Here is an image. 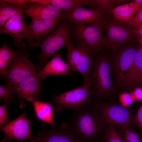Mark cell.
I'll list each match as a JSON object with an SVG mask.
<instances>
[{
    "label": "cell",
    "instance_id": "obj_1",
    "mask_svg": "<svg viewBox=\"0 0 142 142\" xmlns=\"http://www.w3.org/2000/svg\"><path fill=\"white\" fill-rule=\"evenodd\" d=\"M77 142H105L106 124L94 102L69 116L66 121Z\"/></svg>",
    "mask_w": 142,
    "mask_h": 142
},
{
    "label": "cell",
    "instance_id": "obj_2",
    "mask_svg": "<svg viewBox=\"0 0 142 142\" xmlns=\"http://www.w3.org/2000/svg\"><path fill=\"white\" fill-rule=\"evenodd\" d=\"M107 50L105 49L96 55L90 73L94 102L106 99L114 100L118 92L114 85L110 56Z\"/></svg>",
    "mask_w": 142,
    "mask_h": 142
},
{
    "label": "cell",
    "instance_id": "obj_3",
    "mask_svg": "<svg viewBox=\"0 0 142 142\" xmlns=\"http://www.w3.org/2000/svg\"><path fill=\"white\" fill-rule=\"evenodd\" d=\"M72 23L63 20L60 23L38 44L41 53L38 56V71L49 61L50 57L61 48L74 47L72 35Z\"/></svg>",
    "mask_w": 142,
    "mask_h": 142
},
{
    "label": "cell",
    "instance_id": "obj_4",
    "mask_svg": "<svg viewBox=\"0 0 142 142\" xmlns=\"http://www.w3.org/2000/svg\"><path fill=\"white\" fill-rule=\"evenodd\" d=\"M92 88L89 76L80 87H77L59 95L53 94L50 103L56 113L65 109L76 111L92 102Z\"/></svg>",
    "mask_w": 142,
    "mask_h": 142
},
{
    "label": "cell",
    "instance_id": "obj_5",
    "mask_svg": "<svg viewBox=\"0 0 142 142\" xmlns=\"http://www.w3.org/2000/svg\"><path fill=\"white\" fill-rule=\"evenodd\" d=\"M71 23L72 37L77 47L94 55H97L105 49L103 28Z\"/></svg>",
    "mask_w": 142,
    "mask_h": 142
},
{
    "label": "cell",
    "instance_id": "obj_6",
    "mask_svg": "<svg viewBox=\"0 0 142 142\" xmlns=\"http://www.w3.org/2000/svg\"><path fill=\"white\" fill-rule=\"evenodd\" d=\"M137 48L132 44H125L109 55L114 83L118 92L124 90V80L134 59Z\"/></svg>",
    "mask_w": 142,
    "mask_h": 142
},
{
    "label": "cell",
    "instance_id": "obj_7",
    "mask_svg": "<svg viewBox=\"0 0 142 142\" xmlns=\"http://www.w3.org/2000/svg\"><path fill=\"white\" fill-rule=\"evenodd\" d=\"M94 103L106 125L111 124L118 129L133 124L134 108L124 106L115 100Z\"/></svg>",
    "mask_w": 142,
    "mask_h": 142
},
{
    "label": "cell",
    "instance_id": "obj_8",
    "mask_svg": "<svg viewBox=\"0 0 142 142\" xmlns=\"http://www.w3.org/2000/svg\"><path fill=\"white\" fill-rule=\"evenodd\" d=\"M29 53L25 51L16 50L4 79L5 83L12 87L38 71L37 65L29 59Z\"/></svg>",
    "mask_w": 142,
    "mask_h": 142
},
{
    "label": "cell",
    "instance_id": "obj_9",
    "mask_svg": "<svg viewBox=\"0 0 142 142\" xmlns=\"http://www.w3.org/2000/svg\"><path fill=\"white\" fill-rule=\"evenodd\" d=\"M104 29L106 31L104 43L107 49L115 50L123 45L133 43L136 40V36L128 26L121 24L112 18H110Z\"/></svg>",
    "mask_w": 142,
    "mask_h": 142
},
{
    "label": "cell",
    "instance_id": "obj_10",
    "mask_svg": "<svg viewBox=\"0 0 142 142\" xmlns=\"http://www.w3.org/2000/svg\"><path fill=\"white\" fill-rule=\"evenodd\" d=\"M82 6L79 5L70 11H65L64 19L72 23L95 26L104 28L110 18L108 13L100 8L93 10L85 8Z\"/></svg>",
    "mask_w": 142,
    "mask_h": 142
},
{
    "label": "cell",
    "instance_id": "obj_11",
    "mask_svg": "<svg viewBox=\"0 0 142 142\" xmlns=\"http://www.w3.org/2000/svg\"><path fill=\"white\" fill-rule=\"evenodd\" d=\"M64 19H56L32 20L28 25L25 38L29 43V50L37 48L38 44L55 28Z\"/></svg>",
    "mask_w": 142,
    "mask_h": 142
},
{
    "label": "cell",
    "instance_id": "obj_12",
    "mask_svg": "<svg viewBox=\"0 0 142 142\" xmlns=\"http://www.w3.org/2000/svg\"><path fill=\"white\" fill-rule=\"evenodd\" d=\"M33 119H30L24 110L17 118L0 126V131L5 134L4 140L10 142L12 139L22 141L32 138L31 125Z\"/></svg>",
    "mask_w": 142,
    "mask_h": 142
},
{
    "label": "cell",
    "instance_id": "obj_13",
    "mask_svg": "<svg viewBox=\"0 0 142 142\" xmlns=\"http://www.w3.org/2000/svg\"><path fill=\"white\" fill-rule=\"evenodd\" d=\"M36 74L30 76L13 87L17 95L19 107L24 108L26 102L41 98L43 81Z\"/></svg>",
    "mask_w": 142,
    "mask_h": 142
},
{
    "label": "cell",
    "instance_id": "obj_14",
    "mask_svg": "<svg viewBox=\"0 0 142 142\" xmlns=\"http://www.w3.org/2000/svg\"><path fill=\"white\" fill-rule=\"evenodd\" d=\"M66 55L67 64L71 71L77 72L82 75L84 81L89 77L94 59V55L78 47L67 48Z\"/></svg>",
    "mask_w": 142,
    "mask_h": 142
},
{
    "label": "cell",
    "instance_id": "obj_15",
    "mask_svg": "<svg viewBox=\"0 0 142 142\" xmlns=\"http://www.w3.org/2000/svg\"><path fill=\"white\" fill-rule=\"evenodd\" d=\"M24 11L16 14L0 28V34H5L12 37L14 44L17 47H24L23 43L27 34L28 24L23 20Z\"/></svg>",
    "mask_w": 142,
    "mask_h": 142
},
{
    "label": "cell",
    "instance_id": "obj_16",
    "mask_svg": "<svg viewBox=\"0 0 142 142\" xmlns=\"http://www.w3.org/2000/svg\"><path fill=\"white\" fill-rule=\"evenodd\" d=\"M30 1L24 13L32 20L60 18L64 19V11L50 4H42L34 0Z\"/></svg>",
    "mask_w": 142,
    "mask_h": 142
},
{
    "label": "cell",
    "instance_id": "obj_17",
    "mask_svg": "<svg viewBox=\"0 0 142 142\" xmlns=\"http://www.w3.org/2000/svg\"><path fill=\"white\" fill-rule=\"evenodd\" d=\"M36 136L38 142H77L71 134L67 121L55 130H49L43 124Z\"/></svg>",
    "mask_w": 142,
    "mask_h": 142
},
{
    "label": "cell",
    "instance_id": "obj_18",
    "mask_svg": "<svg viewBox=\"0 0 142 142\" xmlns=\"http://www.w3.org/2000/svg\"><path fill=\"white\" fill-rule=\"evenodd\" d=\"M72 73L67 63L63 60L61 54L58 53L54 55L52 58L37 72L36 74L43 81L49 76H70Z\"/></svg>",
    "mask_w": 142,
    "mask_h": 142
},
{
    "label": "cell",
    "instance_id": "obj_19",
    "mask_svg": "<svg viewBox=\"0 0 142 142\" xmlns=\"http://www.w3.org/2000/svg\"><path fill=\"white\" fill-rule=\"evenodd\" d=\"M142 75V48H137L133 62L124 80V90H130L138 85Z\"/></svg>",
    "mask_w": 142,
    "mask_h": 142
},
{
    "label": "cell",
    "instance_id": "obj_20",
    "mask_svg": "<svg viewBox=\"0 0 142 142\" xmlns=\"http://www.w3.org/2000/svg\"><path fill=\"white\" fill-rule=\"evenodd\" d=\"M29 102L32 104L34 116L37 119L49 124L52 129H54L55 125H58L54 121V109L50 102L33 99Z\"/></svg>",
    "mask_w": 142,
    "mask_h": 142
},
{
    "label": "cell",
    "instance_id": "obj_21",
    "mask_svg": "<svg viewBox=\"0 0 142 142\" xmlns=\"http://www.w3.org/2000/svg\"><path fill=\"white\" fill-rule=\"evenodd\" d=\"M133 4L131 3L120 5L110 10L108 14L112 16L115 21L124 23L129 26L134 17V15L141 6Z\"/></svg>",
    "mask_w": 142,
    "mask_h": 142
},
{
    "label": "cell",
    "instance_id": "obj_22",
    "mask_svg": "<svg viewBox=\"0 0 142 142\" xmlns=\"http://www.w3.org/2000/svg\"><path fill=\"white\" fill-rule=\"evenodd\" d=\"M16 50L12 49L5 41L0 48V74L4 79L9 65L15 55Z\"/></svg>",
    "mask_w": 142,
    "mask_h": 142
},
{
    "label": "cell",
    "instance_id": "obj_23",
    "mask_svg": "<svg viewBox=\"0 0 142 142\" xmlns=\"http://www.w3.org/2000/svg\"><path fill=\"white\" fill-rule=\"evenodd\" d=\"M39 2L43 4L52 5L65 12L74 9L79 5L88 6L89 0H39Z\"/></svg>",
    "mask_w": 142,
    "mask_h": 142
},
{
    "label": "cell",
    "instance_id": "obj_24",
    "mask_svg": "<svg viewBox=\"0 0 142 142\" xmlns=\"http://www.w3.org/2000/svg\"><path fill=\"white\" fill-rule=\"evenodd\" d=\"M24 10L17 8L6 0L0 1V28L10 19Z\"/></svg>",
    "mask_w": 142,
    "mask_h": 142
},
{
    "label": "cell",
    "instance_id": "obj_25",
    "mask_svg": "<svg viewBox=\"0 0 142 142\" xmlns=\"http://www.w3.org/2000/svg\"><path fill=\"white\" fill-rule=\"evenodd\" d=\"M133 124L118 128L126 142H142V140L135 130Z\"/></svg>",
    "mask_w": 142,
    "mask_h": 142
},
{
    "label": "cell",
    "instance_id": "obj_26",
    "mask_svg": "<svg viewBox=\"0 0 142 142\" xmlns=\"http://www.w3.org/2000/svg\"><path fill=\"white\" fill-rule=\"evenodd\" d=\"M15 93L13 87L5 83L0 86V99H3L4 104L8 105L11 103H15L16 100L14 96Z\"/></svg>",
    "mask_w": 142,
    "mask_h": 142
},
{
    "label": "cell",
    "instance_id": "obj_27",
    "mask_svg": "<svg viewBox=\"0 0 142 142\" xmlns=\"http://www.w3.org/2000/svg\"><path fill=\"white\" fill-rule=\"evenodd\" d=\"M107 126L105 142H126L115 127L111 124Z\"/></svg>",
    "mask_w": 142,
    "mask_h": 142
},
{
    "label": "cell",
    "instance_id": "obj_28",
    "mask_svg": "<svg viewBox=\"0 0 142 142\" xmlns=\"http://www.w3.org/2000/svg\"><path fill=\"white\" fill-rule=\"evenodd\" d=\"M120 104L123 106L129 107L135 101L131 93L125 92L121 93L119 95Z\"/></svg>",
    "mask_w": 142,
    "mask_h": 142
},
{
    "label": "cell",
    "instance_id": "obj_29",
    "mask_svg": "<svg viewBox=\"0 0 142 142\" xmlns=\"http://www.w3.org/2000/svg\"><path fill=\"white\" fill-rule=\"evenodd\" d=\"M136 13L130 24L128 26L132 30L137 29L142 24V5Z\"/></svg>",
    "mask_w": 142,
    "mask_h": 142
},
{
    "label": "cell",
    "instance_id": "obj_30",
    "mask_svg": "<svg viewBox=\"0 0 142 142\" xmlns=\"http://www.w3.org/2000/svg\"><path fill=\"white\" fill-rule=\"evenodd\" d=\"M132 122L142 134V105L137 109L135 114L134 115Z\"/></svg>",
    "mask_w": 142,
    "mask_h": 142
},
{
    "label": "cell",
    "instance_id": "obj_31",
    "mask_svg": "<svg viewBox=\"0 0 142 142\" xmlns=\"http://www.w3.org/2000/svg\"><path fill=\"white\" fill-rule=\"evenodd\" d=\"M96 1L98 8L106 13L114 8L113 0H96Z\"/></svg>",
    "mask_w": 142,
    "mask_h": 142
},
{
    "label": "cell",
    "instance_id": "obj_32",
    "mask_svg": "<svg viewBox=\"0 0 142 142\" xmlns=\"http://www.w3.org/2000/svg\"><path fill=\"white\" fill-rule=\"evenodd\" d=\"M7 105L4 104L0 106V126L5 125L9 122V116L7 110Z\"/></svg>",
    "mask_w": 142,
    "mask_h": 142
},
{
    "label": "cell",
    "instance_id": "obj_33",
    "mask_svg": "<svg viewBox=\"0 0 142 142\" xmlns=\"http://www.w3.org/2000/svg\"><path fill=\"white\" fill-rule=\"evenodd\" d=\"M15 7L24 11L30 2V0H6Z\"/></svg>",
    "mask_w": 142,
    "mask_h": 142
},
{
    "label": "cell",
    "instance_id": "obj_34",
    "mask_svg": "<svg viewBox=\"0 0 142 142\" xmlns=\"http://www.w3.org/2000/svg\"><path fill=\"white\" fill-rule=\"evenodd\" d=\"M135 100L142 101V90L140 88L135 89L131 93Z\"/></svg>",
    "mask_w": 142,
    "mask_h": 142
},
{
    "label": "cell",
    "instance_id": "obj_35",
    "mask_svg": "<svg viewBox=\"0 0 142 142\" xmlns=\"http://www.w3.org/2000/svg\"><path fill=\"white\" fill-rule=\"evenodd\" d=\"M131 31L136 36H138L142 35V24L137 29L134 30H131Z\"/></svg>",
    "mask_w": 142,
    "mask_h": 142
},
{
    "label": "cell",
    "instance_id": "obj_36",
    "mask_svg": "<svg viewBox=\"0 0 142 142\" xmlns=\"http://www.w3.org/2000/svg\"><path fill=\"white\" fill-rule=\"evenodd\" d=\"M128 0H113V6L114 8L115 7V6H118V5H119L121 4L125 3L126 2H128Z\"/></svg>",
    "mask_w": 142,
    "mask_h": 142
},
{
    "label": "cell",
    "instance_id": "obj_37",
    "mask_svg": "<svg viewBox=\"0 0 142 142\" xmlns=\"http://www.w3.org/2000/svg\"><path fill=\"white\" fill-rule=\"evenodd\" d=\"M131 3L134 5L140 6L142 5V0H133Z\"/></svg>",
    "mask_w": 142,
    "mask_h": 142
},
{
    "label": "cell",
    "instance_id": "obj_38",
    "mask_svg": "<svg viewBox=\"0 0 142 142\" xmlns=\"http://www.w3.org/2000/svg\"><path fill=\"white\" fill-rule=\"evenodd\" d=\"M0 142H8L7 141H5L3 140L2 139L1 141ZM27 142H38L37 141V140L36 138V136H34L29 141H28Z\"/></svg>",
    "mask_w": 142,
    "mask_h": 142
},
{
    "label": "cell",
    "instance_id": "obj_39",
    "mask_svg": "<svg viewBox=\"0 0 142 142\" xmlns=\"http://www.w3.org/2000/svg\"><path fill=\"white\" fill-rule=\"evenodd\" d=\"M137 39L140 44L141 47L142 48V35L138 36Z\"/></svg>",
    "mask_w": 142,
    "mask_h": 142
},
{
    "label": "cell",
    "instance_id": "obj_40",
    "mask_svg": "<svg viewBox=\"0 0 142 142\" xmlns=\"http://www.w3.org/2000/svg\"><path fill=\"white\" fill-rule=\"evenodd\" d=\"M137 85L142 87V75Z\"/></svg>",
    "mask_w": 142,
    "mask_h": 142
}]
</instances>
